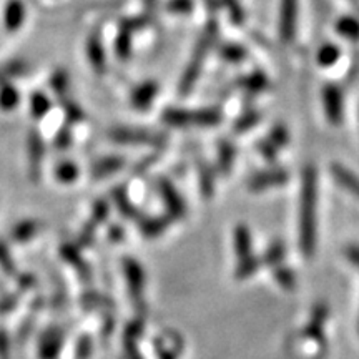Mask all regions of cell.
<instances>
[{
    "label": "cell",
    "mask_w": 359,
    "mask_h": 359,
    "mask_svg": "<svg viewBox=\"0 0 359 359\" xmlns=\"http://www.w3.org/2000/svg\"><path fill=\"white\" fill-rule=\"evenodd\" d=\"M316 168L308 165L303 170L302 206H299V246L306 258H311L316 250Z\"/></svg>",
    "instance_id": "1"
},
{
    "label": "cell",
    "mask_w": 359,
    "mask_h": 359,
    "mask_svg": "<svg viewBox=\"0 0 359 359\" xmlns=\"http://www.w3.org/2000/svg\"><path fill=\"white\" fill-rule=\"evenodd\" d=\"M218 39V25L217 22H208L205 25L203 32L198 37V42H196L195 48H193L191 58L188 62L185 72H183L182 79H180L178 83V92L180 95L185 97L191 92L193 87L196 85V80H198L201 70H203L205 60L208 57L210 48L213 47L215 40Z\"/></svg>",
    "instance_id": "2"
},
{
    "label": "cell",
    "mask_w": 359,
    "mask_h": 359,
    "mask_svg": "<svg viewBox=\"0 0 359 359\" xmlns=\"http://www.w3.org/2000/svg\"><path fill=\"white\" fill-rule=\"evenodd\" d=\"M161 120L170 127H217L222 123V111L213 107L198 110H187L180 107H170L161 114Z\"/></svg>",
    "instance_id": "3"
},
{
    "label": "cell",
    "mask_w": 359,
    "mask_h": 359,
    "mask_svg": "<svg viewBox=\"0 0 359 359\" xmlns=\"http://www.w3.org/2000/svg\"><path fill=\"white\" fill-rule=\"evenodd\" d=\"M111 142L122 143V145H151L161 147L165 143V137L160 133L151 132L145 128H132V127H116L109 132Z\"/></svg>",
    "instance_id": "4"
},
{
    "label": "cell",
    "mask_w": 359,
    "mask_h": 359,
    "mask_svg": "<svg viewBox=\"0 0 359 359\" xmlns=\"http://www.w3.org/2000/svg\"><path fill=\"white\" fill-rule=\"evenodd\" d=\"M323 110H325L327 123L339 127L344 120V93L336 83H327L321 92Z\"/></svg>",
    "instance_id": "5"
},
{
    "label": "cell",
    "mask_w": 359,
    "mask_h": 359,
    "mask_svg": "<svg viewBox=\"0 0 359 359\" xmlns=\"http://www.w3.org/2000/svg\"><path fill=\"white\" fill-rule=\"evenodd\" d=\"M299 0H280V17H278V34L283 43H291L298 29Z\"/></svg>",
    "instance_id": "6"
},
{
    "label": "cell",
    "mask_w": 359,
    "mask_h": 359,
    "mask_svg": "<svg viewBox=\"0 0 359 359\" xmlns=\"http://www.w3.org/2000/svg\"><path fill=\"white\" fill-rule=\"evenodd\" d=\"M27 155H29V180L32 183H39L42 178L45 143L37 128H32L27 135Z\"/></svg>",
    "instance_id": "7"
},
{
    "label": "cell",
    "mask_w": 359,
    "mask_h": 359,
    "mask_svg": "<svg viewBox=\"0 0 359 359\" xmlns=\"http://www.w3.org/2000/svg\"><path fill=\"white\" fill-rule=\"evenodd\" d=\"M65 334L64 331L58 327H50V330L43 331L42 336L39 338V358L40 359H57L64 348Z\"/></svg>",
    "instance_id": "8"
},
{
    "label": "cell",
    "mask_w": 359,
    "mask_h": 359,
    "mask_svg": "<svg viewBox=\"0 0 359 359\" xmlns=\"http://www.w3.org/2000/svg\"><path fill=\"white\" fill-rule=\"evenodd\" d=\"M160 85L156 80H145L138 87L133 88V92L130 93V105L132 109L138 111H147L150 110L151 103L155 102L156 95H158Z\"/></svg>",
    "instance_id": "9"
},
{
    "label": "cell",
    "mask_w": 359,
    "mask_h": 359,
    "mask_svg": "<svg viewBox=\"0 0 359 359\" xmlns=\"http://www.w3.org/2000/svg\"><path fill=\"white\" fill-rule=\"evenodd\" d=\"M85 52H87V58L92 65V69L97 72L98 75L107 74L109 70V60H107V50L103 45L100 35L90 34L87 39V45H85Z\"/></svg>",
    "instance_id": "10"
},
{
    "label": "cell",
    "mask_w": 359,
    "mask_h": 359,
    "mask_svg": "<svg viewBox=\"0 0 359 359\" xmlns=\"http://www.w3.org/2000/svg\"><path fill=\"white\" fill-rule=\"evenodd\" d=\"M288 182V173L286 170L275 168V170H266V172H259L255 177L250 178L248 188L251 191H264L269 188H276L285 185Z\"/></svg>",
    "instance_id": "11"
},
{
    "label": "cell",
    "mask_w": 359,
    "mask_h": 359,
    "mask_svg": "<svg viewBox=\"0 0 359 359\" xmlns=\"http://www.w3.org/2000/svg\"><path fill=\"white\" fill-rule=\"evenodd\" d=\"M123 271L125 278H127V285L133 299L140 302L143 288H145V273L140 266V263L135 262L132 258L123 259Z\"/></svg>",
    "instance_id": "12"
},
{
    "label": "cell",
    "mask_w": 359,
    "mask_h": 359,
    "mask_svg": "<svg viewBox=\"0 0 359 359\" xmlns=\"http://www.w3.org/2000/svg\"><path fill=\"white\" fill-rule=\"evenodd\" d=\"M158 190L161 193V196H163L165 200V205H167V210H168V215L172 219H180L185 217V203H183L182 196L178 195V191L175 190V187L172 183L168 182L167 178H161L158 182Z\"/></svg>",
    "instance_id": "13"
},
{
    "label": "cell",
    "mask_w": 359,
    "mask_h": 359,
    "mask_svg": "<svg viewBox=\"0 0 359 359\" xmlns=\"http://www.w3.org/2000/svg\"><path fill=\"white\" fill-rule=\"evenodd\" d=\"M25 4L22 0H8L4 8V27L7 32L15 34L25 20Z\"/></svg>",
    "instance_id": "14"
},
{
    "label": "cell",
    "mask_w": 359,
    "mask_h": 359,
    "mask_svg": "<svg viewBox=\"0 0 359 359\" xmlns=\"http://www.w3.org/2000/svg\"><path fill=\"white\" fill-rule=\"evenodd\" d=\"M125 167V158L123 156H103V158L97 160L95 163L90 168V175L92 178L102 180L107 177H111L116 172H120Z\"/></svg>",
    "instance_id": "15"
},
{
    "label": "cell",
    "mask_w": 359,
    "mask_h": 359,
    "mask_svg": "<svg viewBox=\"0 0 359 359\" xmlns=\"http://www.w3.org/2000/svg\"><path fill=\"white\" fill-rule=\"evenodd\" d=\"M330 170H331V177L336 180V183H338L341 188H344V190L359 198V177L358 175H354L351 170L343 167L341 163H333L330 167Z\"/></svg>",
    "instance_id": "16"
},
{
    "label": "cell",
    "mask_w": 359,
    "mask_h": 359,
    "mask_svg": "<svg viewBox=\"0 0 359 359\" xmlns=\"http://www.w3.org/2000/svg\"><path fill=\"white\" fill-rule=\"evenodd\" d=\"M42 230V224L37 219H22L11 230V238L15 243H27L35 238Z\"/></svg>",
    "instance_id": "17"
},
{
    "label": "cell",
    "mask_w": 359,
    "mask_h": 359,
    "mask_svg": "<svg viewBox=\"0 0 359 359\" xmlns=\"http://www.w3.org/2000/svg\"><path fill=\"white\" fill-rule=\"evenodd\" d=\"M29 70L30 65L22 58H13V60L6 62V64L0 65V85L11 83L13 79L24 77L25 74H29Z\"/></svg>",
    "instance_id": "18"
},
{
    "label": "cell",
    "mask_w": 359,
    "mask_h": 359,
    "mask_svg": "<svg viewBox=\"0 0 359 359\" xmlns=\"http://www.w3.org/2000/svg\"><path fill=\"white\" fill-rule=\"evenodd\" d=\"M238 87L248 93V95H258V93L264 92L269 87V80L263 72H251V74L240 79Z\"/></svg>",
    "instance_id": "19"
},
{
    "label": "cell",
    "mask_w": 359,
    "mask_h": 359,
    "mask_svg": "<svg viewBox=\"0 0 359 359\" xmlns=\"http://www.w3.org/2000/svg\"><path fill=\"white\" fill-rule=\"evenodd\" d=\"M48 85H50V90L55 93L57 100L58 98H64L70 95V75L69 72L62 67H58L52 72L50 79H48Z\"/></svg>",
    "instance_id": "20"
},
{
    "label": "cell",
    "mask_w": 359,
    "mask_h": 359,
    "mask_svg": "<svg viewBox=\"0 0 359 359\" xmlns=\"http://www.w3.org/2000/svg\"><path fill=\"white\" fill-rule=\"evenodd\" d=\"M111 196H114V201L115 205L118 206L120 213L123 215V217H127L130 219H140L142 215L138 212L137 208H135V205L130 201L128 195H127V190H125L123 187L120 188H115L114 191H111Z\"/></svg>",
    "instance_id": "21"
},
{
    "label": "cell",
    "mask_w": 359,
    "mask_h": 359,
    "mask_svg": "<svg viewBox=\"0 0 359 359\" xmlns=\"http://www.w3.org/2000/svg\"><path fill=\"white\" fill-rule=\"evenodd\" d=\"M336 32L349 42H359V19L353 15H343L336 22Z\"/></svg>",
    "instance_id": "22"
},
{
    "label": "cell",
    "mask_w": 359,
    "mask_h": 359,
    "mask_svg": "<svg viewBox=\"0 0 359 359\" xmlns=\"http://www.w3.org/2000/svg\"><path fill=\"white\" fill-rule=\"evenodd\" d=\"M58 105H60L62 111L65 114V118H67V122H69V125L82 123L85 120L83 109L70 95H67L64 98H58Z\"/></svg>",
    "instance_id": "23"
},
{
    "label": "cell",
    "mask_w": 359,
    "mask_h": 359,
    "mask_svg": "<svg viewBox=\"0 0 359 359\" xmlns=\"http://www.w3.org/2000/svg\"><path fill=\"white\" fill-rule=\"evenodd\" d=\"M233 163H235V147L230 140H222L218 143V170L222 175H228L231 172Z\"/></svg>",
    "instance_id": "24"
},
{
    "label": "cell",
    "mask_w": 359,
    "mask_h": 359,
    "mask_svg": "<svg viewBox=\"0 0 359 359\" xmlns=\"http://www.w3.org/2000/svg\"><path fill=\"white\" fill-rule=\"evenodd\" d=\"M235 251L240 262L251 257V235L245 224H238L235 230Z\"/></svg>",
    "instance_id": "25"
},
{
    "label": "cell",
    "mask_w": 359,
    "mask_h": 359,
    "mask_svg": "<svg viewBox=\"0 0 359 359\" xmlns=\"http://www.w3.org/2000/svg\"><path fill=\"white\" fill-rule=\"evenodd\" d=\"M20 103V92L15 85L6 83L0 85V110L12 111L19 107Z\"/></svg>",
    "instance_id": "26"
},
{
    "label": "cell",
    "mask_w": 359,
    "mask_h": 359,
    "mask_svg": "<svg viewBox=\"0 0 359 359\" xmlns=\"http://www.w3.org/2000/svg\"><path fill=\"white\" fill-rule=\"evenodd\" d=\"M52 109V100L48 98L47 93L40 92V90H35L30 97V114L35 120H42L45 115L48 114Z\"/></svg>",
    "instance_id": "27"
},
{
    "label": "cell",
    "mask_w": 359,
    "mask_h": 359,
    "mask_svg": "<svg viewBox=\"0 0 359 359\" xmlns=\"http://www.w3.org/2000/svg\"><path fill=\"white\" fill-rule=\"evenodd\" d=\"M339 58H341V48L336 43L326 42L318 48L316 62L323 67V69H330V67H333Z\"/></svg>",
    "instance_id": "28"
},
{
    "label": "cell",
    "mask_w": 359,
    "mask_h": 359,
    "mask_svg": "<svg viewBox=\"0 0 359 359\" xmlns=\"http://www.w3.org/2000/svg\"><path fill=\"white\" fill-rule=\"evenodd\" d=\"M140 231L148 238H156L167 230L170 218L158 217V218H140Z\"/></svg>",
    "instance_id": "29"
},
{
    "label": "cell",
    "mask_w": 359,
    "mask_h": 359,
    "mask_svg": "<svg viewBox=\"0 0 359 359\" xmlns=\"http://www.w3.org/2000/svg\"><path fill=\"white\" fill-rule=\"evenodd\" d=\"M133 34L127 32V30H118V35L115 37V55L120 58V60H128L132 57L133 52Z\"/></svg>",
    "instance_id": "30"
},
{
    "label": "cell",
    "mask_w": 359,
    "mask_h": 359,
    "mask_svg": "<svg viewBox=\"0 0 359 359\" xmlns=\"http://www.w3.org/2000/svg\"><path fill=\"white\" fill-rule=\"evenodd\" d=\"M79 175H80L79 167L70 160L60 161V163L55 167L57 182L64 183V185H70V183H74L75 180L79 178Z\"/></svg>",
    "instance_id": "31"
},
{
    "label": "cell",
    "mask_w": 359,
    "mask_h": 359,
    "mask_svg": "<svg viewBox=\"0 0 359 359\" xmlns=\"http://www.w3.org/2000/svg\"><path fill=\"white\" fill-rule=\"evenodd\" d=\"M219 57L228 64H241L246 58V50L240 43H224L219 47Z\"/></svg>",
    "instance_id": "32"
},
{
    "label": "cell",
    "mask_w": 359,
    "mask_h": 359,
    "mask_svg": "<svg viewBox=\"0 0 359 359\" xmlns=\"http://www.w3.org/2000/svg\"><path fill=\"white\" fill-rule=\"evenodd\" d=\"M259 120H262V115H259L258 110H246L243 115L238 116V120L233 125V128H235V132L238 133H245L251 130L253 127H257L259 123Z\"/></svg>",
    "instance_id": "33"
},
{
    "label": "cell",
    "mask_w": 359,
    "mask_h": 359,
    "mask_svg": "<svg viewBox=\"0 0 359 359\" xmlns=\"http://www.w3.org/2000/svg\"><path fill=\"white\" fill-rule=\"evenodd\" d=\"M264 140H266L273 148H276V150L280 151L281 148L290 142L288 128H286L285 125L278 123L271 130H269V135H268L266 138H264Z\"/></svg>",
    "instance_id": "34"
},
{
    "label": "cell",
    "mask_w": 359,
    "mask_h": 359,
    "mask_svg": "<svg viewBox=\"0 0 359 359\" xmlns=\"http://www.w3.org/2000/svg\"><path fill=\"white\" fill-rule=\"evenodd\" d=\"M283 259H285V245H283L281 241H275V243H273L266 250V253H264L262 263L275 268V266H278V264H281Z\"/></svg>",
    "instance_id": "35"
},
{
    "label": "cell",
    "mask_w": 359,
    "mask_h": 359,
    "mask_svg": "<svg viewBox=\"0 0 359 359\" xmlns=\"http://www.w3.org/2000/svg\"><path fill=\"white\" fill-rule=\"evenodd\" d=\"M200 185L205 198H210L215 191V175L208 165L200 163Z\"/></svg>",
    "instance_id": "36"
},
{
    "label": "cell",
    "mask_w": 359,
    "mask_h": 359,
    "mask_svg": "<svg viewBox=\"0 0 359 359\" xmlns=\"http://www.w3.org/2000/svg\"><path fill=\"white\" fill-rule=\"evenodd\" d=\"M259 266H262V259L255 258L253 255H251L250 258L241 259L240 264H238L236 278H238V280H246V278L255 275V273H257L259 269Z\"/></svg>",
    "instance_id": "37"
},
{
    "label": "cell",
    "mask_w": 359,
    "mask_h": 359,
    "mask_svg": "<svg viewBox=\"0 0 359 359\" xmlns=\"http://www.w3.org/2000/svg\"><path fill=\"white\" fill-rule=\"evenodd\" d=\"M74 143V133H72V128L69 123H65L64 127L58 128V132L53 138V147L58 151H67Z\"/></svg>",
    "instance_id": "38"
},
{
    "label": "cell",
    "mask_w": 359,
    "mask_h": 359,
    "mask_svg": "<svg viewBox=\"0 0 359 359\" xmlns=\"http://www.w3.org/2000/svg\"><path fill=\"white\" fill-rule=\"evenodd\" d=\"M60 253H62V258H64L65 262L72 263L75 268L80 269V271L87 275V273H88L87 264L83 263L82 257H80V253H77V250H75L74 246H72V245H64V246H62V248H60Z\"/></svg>",
    "instance_id": "39"
},
{
    "label": "cell",
    "mask_w": 359,
    "mask_h": 359,
    "mask_svg": "<svg viewBox=\"0 0 359 359\" xmlns=\"http://www.w3.org/2000/svg\"><path fill=\"white\" fill-rule=\"evenodd\" d=\"M148 17L150 15H137V17H125V19L120 20V29L127 30L130 34L140 32L142 29H145L148 25Z\"/></svg>",
    "instance_id": "40"
},
{
    "label": "cell",
    "mask_w": 359,
    "mask_h": 359,
    "mask_svg": "<svg viewBox=\"0 0 359 359\" xmlns=\"http://www.w3.org/2000/svg\"><path fill=\"white\" fill-rule=\"evenodd\" d=\"M273 275H275V280L280 283V286H283L285 290H293L296 286L294 273L288 268L280 266V264H278V266H275V271H273Z\"/></svg>",
    "instance_id": "41"
},
{
    "label": "cell",
    "mask_w": 359,
    "mask_h": 359,
    "mask_svg": "<svg viewBox=\"0 0 359 359\" xmlns=\"http://www.w3.org/2000/svg\"><path fill=\"white\" fill-rule=\"evenodd\" d=\"M195 8V0H168L167 11L173 15H190Z\"/></svg>",
    "instance_id": "42"
},
{
    "label": "cell",
    "mask_w": 359,
    "mask_h": 359,
    "mask_svg": "<svg viewBox=\"0 0 359 359\" xmlns=\"http://www.w3.org/2000/svg\"><path fill=\"white\" fill-rule=\"evenodd\" d=\"M93 353V343L92 338L88 334L80 336L77 341V346H75V358L77 359H88Z\"/></svg>",
    "instance_id": "43"
},
{
    "label": "cell",
    "mask_w": 359,
    "mask_h": 359,
    "mask_svg": "<svg viewBox=\"0 0 359 359\" xmlns=\"http://www.w3.org/2000/svg\"><path fill=\"white\" fill-rule=\"evenodd\" d=\"M0 268L7 273V275H15L17 268L15 262L12 259V255L8 253L7 245L4 241H0Z\"/></svg>",
    "instance_id": "44"
},
{
    "label": "cell",
    "mask_w": 359,
    "mask_h": 359,
    "mask_svg": "<svg viewBox=\"0 0 359 359\" xmlns=\"http://www.w3.org/2000/svg\"><path fill=\"white\" fill-rule=\"evenodd\" d=\"M109 203H107L105 200H97L92 208V223L98 224L105 222V219L109 218Z\"/></svg>",
    "instance_id": "45"
},
{
    "label": "cell",
    "mask_w": 359,
    "mask_h": 359,
    "mask_svg": "<svg viewBox=\"0 0 359 359\" xmlns=\"http://www.w3.org/2000/svg\"><path fill=\"white\" fill-rule=\"evenodd\" d=\"M224 6H226L228 12H230L231 22H235V24H243L245 11H243V7H241L240 0H226V2H224Z\"/></svg>",
    "instance_id": "46"
},
{
    "label": "cell",
    "mask_w": 359,
    "mask_h": 359,
    "mask_svg": "<svg viewBox=\"0 0 359 359\" xmlns=\"http://www.w3.org/2000/svg\"><path fill=\"white\" fill-rule=\"evenodd\" d=\"M346 258L354 264V266L359 268V246H348Z\"/></svg>",
    "instance_id": "47"
},
{
    "label": "cell",
    "mask_w": 359,
    "mask_h": 359,
    "mask_svg": "<svg viewBox=\"0 0 359 359\" xmlns=\"http://www.w3.org/2000/svg\"><path fill=\"white\" fill-rule=\"evenodd\" d=\"M0 358H2V359L8 358V346H7L6 334H4V333H0Z\"/></svg>",
    "instance_id": "48"
},
{
    "label": "cell",
    "mask_w": 359,
    "mask_h": 359,
    "mask_svg": "<svg viewBox=\"0 0 359 359\" xmlns=\"http://www.w3.org/2000/svg\"><path fill=\"white\" fill-rule=\"evenodd\" d=\"M156 4H158V0H143V6H145V11H147V15H154L155 8H156Z\"/></svg>",
    "instance_id": "49"
},
{
    "label": "cell",
    "mask_w": 359,
    "mask_h": 359,
    "mask_svg": "<svg viewBox=\"0 0 359 359\" xmlns=\"http://www.w3.org/2000/svg\"><path fill=\"white\" fill-rule=\"evenodd\" d=\"M111 238H114L115 241H122V238H123V231L120 230L118 226H115L114 230H111Z\"/></svg>",
    "instance_id": "50"
}]
</instances>
